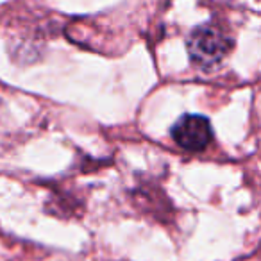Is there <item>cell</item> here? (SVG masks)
<instances>
[{
    "instance_id": "7a4b0ae2",
    "label": "cell",
    "mask_w": 261,
    "mask_h": 261,
    "mask_svg": "<svg viewBox=\"0 0 261 261\" xmlns=\"http://www.w3.org/2000/svg\"><path fill=\"white\" fill-rule=\"evenodd\" d=\"M172 140L177 143L181 149L200 152L204 150L213 140V129L206 116L195 115V113H186L179 116L170 129Z\"/></svg>"
},
{
    "instance_id": "6da1fadb",
    "label": "cell",
    "mask_w": 261,
    "mask_h": 261,
    "mask_svg": "<svg viewBox=\"0 0 261 261\" xmlns=\"http://www.w3.org/2000/svg\"><path fill=\"white\" fill-rule=\"evenodd\" d=\"M231 45L227 34L213 23L199 25L190 33L186 40V48L192 63L206 70L217 66L229 54Z\"/></svg>"
}]
</instances>
